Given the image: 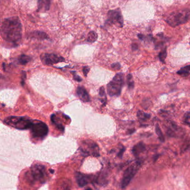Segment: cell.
<instances>
[{
    "mask_svg": "<svg viewBox=\"0 0 190 190\" xmlns=\"http://www.w3.org/2000/svg\"><path fill=\"white\" fill-rule=\"evenodd\" d=\"M22 25L18 17L5 19L1 26V35L4 41L16 46L22 38Z\"/></svg>",
    "mask_w": 190,
    "mask_h": 190,
    "instance_id": "cell-1",
    "label": "cell"
},
{
    "mask_svg": "<svg viewBox=\"0 0 190 190\" xmlns=\"http://www.w3.org/2000/svg\"><path fill=\"white\" fill-rule=\"evenodd\" d=\"M190 17V10L188 9H183L172 12L165 20L170 26L175 27L187 23Z\"/></svg>",
    "mask_w": 190,
    "mask_h": 190,
    "instance_id": "cell-2",
    "label": "cell"
},
{
    "mask_svg": "<svg viewBox=\"0 0 190 190\" xmlns=\"http://www.w3.org/2000/svg\"><path fill=\"white\" fill-rule=\"evenodd\" d=\"M4 122L19 130H25L31 128L33 121L26 117L10 116L5 118Z\"/></svg>",
    "mask_w": 190,
    "mask_h": 190,
    "instance_id": "cell-3",
    "label": "cell"
},
{
    "mask_svg": "<svg viewBox=\"0 0 190 190\" xmlns=\"http://www.w3.org/2000/svg\"><path fill=\"white\" fill-rule=\"evenodd\" d=\"M123 85L124 75L122 73L117 74L107 85L108 94L111 97H118L121 94Z\"/></svg>",
    "mask_w": 190,
    "mask_h": 190,
    "instance_id": "cell-4",
    "label": "cell"
},
{
    "mask_svg": "<svg viewBox=\"0 0 190 190\" xmlns=\"http://www.w3.org/2000/svg\"><path fill=\"white\" fill-rule=\"evenodd\" d=\"M141 164L142 162L141 160H137L129 167L127 168V170L124 172L123 179L121 182V187L122 188H125L131 182V180L141 168Z\"/></svg>",
    "mask_w": 190,
    "mask_h": 190,
    "instance_id": "cell-5",
    "label": "cell"
},
{
    "mask_svg": "<svg viewBox=\"0 0 190 190\" xmlns=\"http://www.w3.org/2000/svg\"><path fill=\"white\" fill-rule=\"evenodd\" d=\"M30 129L33 137L35 138L43 139L48 133V126L45 123L37 120L33 121Z\"/></svg>",
    "mask_w": 190,
    "mask_h": 190,
    "instance_id": "cell-6",
    "label": "cell"
},
{
    "mask_svg": "<svg viewBox=\"0 0 190 190\" xmlns=\"http://www.w3.org/2000/svg\"><path fill=\"white\" fill-rule=\"evenodd\" d=\"M107 16H108V19L106 21L105 24L111 25H115L119 27H123V16L119 8L110 10L108 12Z\"/></svg>",
    "mask_w": 190,
    "mask_h": 190,
    "instance_id": "cell-7",
    "label": "cell"
},
{
    "mask_svg": "<svg viewBox=\"0 0 190 190\" xmlns=\"http://www.w3.org/2000/svg\"><path fill=\"white\" fill-rule=\"evenodd\" d=\"M46 177V171L44 166L41 164H35L31 168L30 177L34 181H44Z\"/></svg>",
    "mask_w": 190,
    "mask_h": 190,
    "instance_id": "cell-8",
    "label": "cell"
},
{
    "mask_svg": "<svg viewBox=\"0 0 190 190\" xmlns=\"http://www.w3.org/2000/svg\"><path fill=\"white\" fill-rule=\"evenodd\" d=\"M81 150L84 154L92 155L93 156H99V147L96 143L91 141H85L82 145Z\"/></svg>",
    "mask_w": 190,
    "mask_h": 190,
    "instance_id": "cell-9",
    "label": "cell"
},
{
    "mask_svg": "<svg viewBox=\"0 0 190 190\" xmlns=\"http://www.w3.org/2000/svg\"><path fill=\"white\" fill-rule=\"evenodd\" d=\"M40 58L42 63L48 65H51L55 64L62 62L65 60L64 58L55 54L45 53L42 54Z\"/></svg>",
    "mask_w": 190,
    "mask_h": 190,
    "instance_id": "cell-10",
    "label": "cell"
},
{
    "mask_svg": "<svg viewBox=\"0 0 190 190\" xmlns=\"http://www.w3.org/2000/svg\"><path fill=\"white\" fill-rule=\"evenodd\" d=\"M76 94L79 98L84 102H89L90 101L89 94L83 86H78L76 89Z\"/></svg>",
    "mask_w": 190,
    "mask_h": 190,
    "instance_id": "cell-11",
    "label": "cell"
},
{
    "mask_svg": "<svg viewBox=\"0 0 190 190\" xmlns=\"http://www.w3.org/2000/svg\"><path fill=\"white\" fill-rule=\"evenodd\" d=\"M76 180L79 186L84 187L86 186V184H88V183L89 182V178L88 176H86L83 173L76 172Z\"/></svg>",
    "mask_w": 190,
    "mask_h": 190,
    "instance_id": "cell-12",
    "label": "cell"
},
{
    "mask_svg": "<svg viewBox=\"0 0 190 190\" xmlns=\"http://www.w3.org/2000/svg\"><path fill=\"white\" fill-rule=\"evenodd\" d=\"M145 150V145L143 142H139L133 147L132 153L134 154V156L138 158L139 154L143 153Z\"/></svg>",
    "mask_w": 190,
    "mask_h": 190,
    "instance_id": "cell-13",
    "label": "cell"
},
{
    "mask_svg": "<svg viewBox=\"0 0 190 190\" xmlns=\"http://www.w3.org/2000/svg\"><path fill=\"white\" fill-rule=\"evenodd\" d=\"M28 36L31 39H36L39 40H45L48 38L47 34L45 33L39 31H34L32 33H30Z\"/></svg>",
    "mask_w": 190,
    "mask_h": 190,
    "instance_id": "cell-14",
    "label": "cell"
},
{
    "mask_svg": "<svg viewBox=\"0 0 190 190\" xmlns=\"http://www.w3.org/2000/svg\"><path fill=\"white\" fill-rule=\"evenodd\" d=\"M51 1H38V11H46L50 8Z\"/></svg>",
    "mask_w": 190,
    "mask_h": 190,
    "instance_id": "cell-15",
    "label": "cell"
},
{
    "mask_svg": "<svg viewBox=\"0 0 190 190\" xmlns=\"http://www.w3.org/2000/svg\"><path fill=\"white\" fill-rule=\"evenodd\" d=\"M51 120L52 123L58 127V128L59 129L60 131H62V132L64 131V127L62 125V124L60 123L59 119L56 117L55 114H52V116H51Z\"/></svg>",
    "mask_w": 190,
    "mask_h": 190,
    "instance_id": "cell-16",
    "label": "cell"
},
{
    "mask_svg": "<svg viewBox=\"0 0 190 190\" xmlns=\"http://www.w3.org/2000/svg\"><path fill=\"white\" fill-rule=\"evenodd\" d=\"M31 60V58L30 56H27L25 54H22L18 58L17 61L19 64L24 65L30 61Z\"/></svg>",
    "mask_w": 190,
    "mask_h": 190,
    "instance_id": "cell-17",
    "label": "cell"
},
{
    "mask_svg": "<svg viewBox=\"0 0 190 190\" xmlns=\"http://www.w3.org/2000/svg\"><path fill=\"white\" fill-rule=\"evenodd\" d=\"M137 117L138 119L141 122H145L151 118V114L146 113L145 112L139 111L137 112Z\"/></svg>",
    "mask_w": 190,
    "mask_h": 190,
    "instance_id": "cell-18",
    "label": "cell"
},
{
    "mask_svg": "<svg viewBox=\"0 0 190 190\" xmlns=\"http://www.w3.org/2000/svg\"><path fill=\"white\" fill-rule=\"evenodd\" d=\"M190 71V65H187L182 67L180 70L177 71V74L182 76H187Z\"/></svg>",
    "mask_w": 190,
    "mask_h": 190,
    "instance_id": "cell-19",
    "label": "cell"
},
{
    "mask_svg": "<svg viewBox=\"0 0 190 190\" xmlns=\"http://www.w3.org/2000/svg\"><path fill=\"white\" fill-rule=\"evenodd\" d=\"M97 39H98V35H97V33L95 31H92L89 32V33L88 34V38H87V41L92 43V42H94L96 41Z\"/></svg>",
    "mask_w": 190,
    "mask_h": 190,
    "instance_id": "cell-20",
    "label": "cell"
},
{
    "mask_svg": "<svg viewBox=\"0 0 190 190\" xmlns=\"http://www.w3.org/2000/svg\"><path fill=\"white\" fill-rule=\"evenodd\" d=\"M127 83L129 89H133L134 88V82L132 75L131 74H129L127 75Z\"/></svg>",
    "mask_w": 190,
    "mask_h": 190,
    "instance_id": "cell-21",
    "label": "cell"
},
{
    "mask_svg": "<svg viewBox=\"0 0 190 190\" xmlns=\"http://www.w3.org/2000/svg\"><path fill=\"white\" fill-rule=\"evenodd\" d=\"M99 93V96L101 98V101L105 105L106 104V102H107V96H106L104 88L103 86L101 87V88H100Z\"/></svg>",
    "mask_w": 190,
    "mask_h": 190,
    "instance_id": "cell-22",
    "label": "cell"
},
{
    "mask_svg": "<svg viewBox=\"0 0 190 190\" xmlns=\"http://www.w3.org/2000/svg\"><path fill=\"white\" fill-rule=\"evenodd\" d=\"M155 131L157 135H158V138L160 139V141L162 142H164V135L162 134V131L160 129V127L159 126V125L158 124H157L156 127H155Z\"/></svg>",
    "mask_w": 190,
    "mask_h": 190,
    "instance_id": "cell-23",
    "label": "cell"
},
{
    "mask_svg": "<svg viewBox=\"0 0 190 190\" xmlns=\"http://www.w3.org/2000/svg\"><path fill=\"white\" fill-rule=\"evenodd\" d=\"M167 48L165 47L164 49L162 50V51L159 53V55H158V57H159V59L160 60V61L164 63L165 62V59L167 57Z\"/></svg>",
    "mask_w": 190,
    "mask_h": 190,
    "instance_id": "cell-24",
    "label": "cell"
},
{
    "mask_svg": "<svg viewBox=\"0 0 190 190\" xmlns=\"http://www.w3.org/2000/svg\"><path fill=\"white\" fill-rule=\"evenodd\" d=\"M72 74L73 75V78H74V79L75 80H76V81H77V82H82V79L81 78L79 75L76 74V73L75 71H73V72H72Z\"/></svg>",
    "mask_w": 190,
    "mask_h": 190,
    "instance_id": "cell-25",
    "label": "cell"
},
{
    "mask_svg": "<svg viewBox=\"0 0 190 190\" xmlns=\"http://www.w3.org/2000/svg\"><path fill=\"white\" fill-rule=\"evenodd\" d=\"M190 119V112H187L183 117V121L185 123H186L188 122V120Z\"/></svg>",
    "mask_w": 190,
    "mask_h": 190,
    "instance_id": "cell-26",
    "label": "cell"
},
{
    "mask_svg": "<svg viewBox=\"0 0 190 190\" xmlns=\"http://www.w3.org/2000/svg\"><path fill=\"white\" fill-rule=\"evenodd\" d=\"M111 67L113 69H114V70H119L120 68H121V65L119 63H114L112 64L111 65Z\"/></svg>",
    "mask_w": 190,
    "mask_h": 190,
    "instance_id": "cell-27",
    "label": "cell"
},
{
    "mask_svg": "<svg viewBox=\"0 0 190 190\" xmlns=\"http://www.w3.org/2000/svg\"><path fill=\"white\" fill-rule=\"evenodd\" d=\"M90 69L88 67H83V73L84 75L86 76V75L88 74V72L89 71Z\"/></svg>",
    "mask_w": 190,
    "mask_h": 190,
    "instance_id": "cell-28",
    "label": "cell"
},
{
    "mask_svg": "<svg viewBox=\"0 0 190 190\" xmlns=\"http://www.w3.org/2000/svg\"><path fill=\"white\" fill-rule=\"evenodd\" d=\"M22 80H21V84L22 86L24 85V82H25V80L26 79V74H25V72L24 71H23L22 72Z\"/></svg>",
    "mask_w": 190,
    "mask_h": 190,
    "instance_id": "cell-29",
    "label": "cell"
},
{
    "mask_svg": "<svg viewBox=\"0 0 190 190\" xmlns=\"http://www.w3.org/2000/svg\"><path fill=\"white\" fill-rule=\"evenodd\" d=\"M124 151H125V148H122V149H120V152H119L118 154V157H119L120 158H122V157L123 156V153H124Z\"/></svg>",
    "mask_w": 190,
    "mask_h": 190,
    "instance_id": "cell-30",
    "label": "cell"
},
{
    "mask_svg": "<svg viewBox=\"0 0 190 190\" xmlns=\"http://www.w3.org/2000/svg\"><path fill=\"white\" fill-rule=\"evenodd\" d=\"M132 48L133 50H137L138 48V46L137 44H132Z\"/></svg>",
    "mask_w": 190,
    "mask_h": 190,
    "instance_id": "cell-31",
    "label": "cell"
},
{
    "mask_svg": "<svg viewBox=\"0 0 190 190\" xmlns=\"http://www.w3.org/2000/svg\"><path fill=\"white\" fill-rule=\"evenodd\" d=\"M134 132H135V129H131V130H129V134H132L133 133H134Z\"/></svg>",
    "mask_w": 190,
    "mask_h": 190,
    "instance_id": "cell-32",
    "label": "cell"
},
{
    "mask_svg": "<svg viewBox=\"0 0 190 190\" xmlns=\"http://www.w3.org/2000/svg\"><path fill=\"white\" fill-rule=\"evenodd\" d=\"M86 190H92L91 188H88V189H86Z\"/></svg>",
    "mask_w": 190,
    "mask_h": 190,
    "instance_id": "cell-33",
    "label": "cell"
},
{
    "mask_svg": "<svg viewBox=\"0 0 190 190\" xmlns=\"http://www.w3.org/2000/svg\"></svg>",
    "mask_w": 190,
    "mask_h": 190,
    "instance_id": "cell-34",
    "label": "cell"
}]
</instances>
